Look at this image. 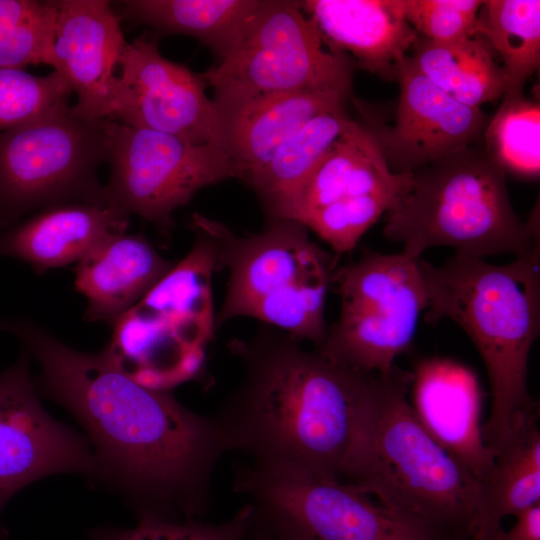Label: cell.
I'll return each instance as SVG.
<instances>
[{
    "instance_id": "cell-1",
    "label": "cell",
    "mask_w": 540,
    "mask_h": 540,
    "mask_svg": "<svg viewBox=\"0 0 540 540\" xmlns=\"http://www.w3.org/2000/svg\"><path fill=\"white\" fill-rule=\"evenodd\" d=\"M40 366L36 387L83 426L94 483L124 496L138 520L200 519L212 502L215 469L228 453L214 415L149 389L104 351L72 349L27 318L2 319Z\"/></svg>"
},
{
    "instance_id": "cell-2",
    "label": "cell",
    "mask_w": 540,
    "mask_h": 540,
    "mask_svg": "<svg viewBox=\"0 0 540 540\" xmlns=\"http://www.w3.org/2000/svg\"><path fill=\"white\" fill-rule=\"evenodd\" d=\"M237 387L213 414L228 452L262 469L341 481L355 414L371 374L336 364L271 326L230 344Z\"/></svg>"
},
{
    "instance_id": "cell-3",
    "label": "cell",
    "mask_w": 540,
    "mask_h": 540,
    "mask_svg": "<svg viewBox=\"0 0 540 540\" xmlns=\"http://www.w3.org/2000/svg\"><path fill=\"white\" fill-rule=\"evenodd\" d=\"M412 371L371 374L360 399L341 481L452 540H468L478 482L417 418Z\"/></svg>"
},
{
    "instance_id": "cell-4",
    "label": "cell",
    "mask_w": 540,
    "mask_h": 540,
    "mask_svg": "<svg viewBox=\"0 0 540 540\" xmlns=\"http://www.w3.org/2000/svg\"><path fill=\"white\" fill-rule=\"evenodd\" d=\"M539 249L505 265L457 253L441 266L418 259L427 322L454 321L485 364L492 403L482 438L492 452L516 415L537 406L527 377L529 354L540 331Z\"/></svg>"
},
{
    "instance_id": "cell-5",
    "label": "cell",
    "mask_w": 540,
    "mask_h": 540,
    "mask_svg": "<svg viewBox=\"0 0 540 540\" xmlns=\"http://www.w3.org/2000/svg\"><path fill=\"white\" fill-rule=\"evenodd\" d=\"M383 233L415 259L436 246L481 259L518 257L540 247L536 214L528 222L518 217L506 172L479 144L412 172L387 212Z\"/></svg>"
},
{
    "instance_id": "cell-6",
    "label": "cell",
    "mask_w": 540,
    "mask_h": 540,
    "mask_svg": "<svg viewBox=\"0 0 540 540\" xmlns=\"http://www.w3.org/2000/svg\"><path fill=\"white\" fill-rule=\"evenodd\" d=\"M191 227L211 240L218 270L228 272L216 330L240 317L257 319L318 348L328 326L324 310L335 264L294 220L270 221L258 233L237 235L226 225L195 213Z\"/></svg>"
},
{
    "instance_id": "cell-7",
    "label": "cell",
    "mask_w": 540,
    "mask_h": 540,
    "mask_svg": "<svg viewBox=\"0 0 540 540\" xmlns=\"http://www.w3.org/2000/svg\"><path fill=\"white\" fill-rule=\"evenodd\" d=\"M188 254L113 325L103 349L112 364L157 391L196 379L216 331L212 276L218 270L210 238L192 228Z\"/></svg>"
},
{
    "instance_id": "cell-8",
    "label": "cell",
    "mask_w": 540,
    "mask_h": 540,
    "mask_svg": "<svg viewBox=\"0 0 540 540\" xmlns=\"http://www.w3.org/2000/svg\"><path fill=\"white\" fill-rule=\"evenodd\" d=\"M233 489L251 505L253 540H452L339 480L244 462Z\"/></svg>"
},
{
    "instance_id": "cell-9",
    "label": "cell",
    "mask_w": 540,
    "mask_h": 540,
    "mask_svg": "<svg viewBox=\"0 0 540 540\" xmlns=\"http://www.w3.org/2000/svg\"><path fill=\"white\" fill-rule=\"evenodd\" d=\"M106 155V118H80L69 104L0 132V230L37 208L106 205L97 178Z\"/></svg>"
},
{
    "instance_id": "cell-10",
    "label": "cell",
    "mask_w": 540,
    "mask_h": 540,
    "mask_svg": "<svg viewBox=\"0 0 540 540\" xmlns=\"http://www.w3.org/2000/svg\"><path fill=\"white\" fill-rule=\"evenodd\" d=\"M324 44L300 1L262 0L237 47L203 73L217 110L260 95L300 90L349 98L351 61Z\"/></svg>"
},
{
    "instance_id": "cell-11",
    "label": "cell",
    "mask_w": 540,
    "mask_h": 540,
    "mask_svg": "<svg viewBox=\"0 0 540 540\" xmlns=\"http://www.w3.org/2000/svg\"><path fill=\"white\" fill-rule=\"evenodd\" d=\"M418 259L403 252L368 253L335 270L340 314L314 349L356 372L389 373L410 347L427 308Z\"/></svg>"
},
{
    "instance_id": "cell-12",
    "label": "cell",
    "mask_w": 540,
    "mask_h": 540,
    "mask_svg": "<svg viewBox=\"0 0 540 540\" xmlns=\"http://www.w3.org/2000/svg\"><path fill=\"white\" fill-rule=\"evenodd\" d=\"M106 131L110 175L105 203L121 216L135 214L165 228L172 213L200 189L237 176L216 145L194 144L112 118H106Z\"/></svg>"
},
{
    "instance_id": "cell-13",
    "label": "cell",
    "mask_w": 540,
    "mask_h": 540,
    "mask_svg": "<svg viewBox=\"0 0 540 540\" xmlns=\"http://www.w3.org/2000/svg\"><path fill=\"white\" fill-rule=\"evenodd\" d=\"M29 359L24 353L0 373V514L19 490L34 481L64 472L90 477L94 468L87 437L54 419L41 405Z\"/></svg>"
},
{
    "instance_id": "cell-14",
    "label": "cell",
    "mask_w": 540,
    "mask_h": 540,
    "mask_svg": "<svg viewBox=\"0 0 540 540\" xmlns=\"http://www.w3.org/2000/svg\"><path fill=\"white\" fill-rule=\"evenodd\" d=\"M207 86L203 74L165 58L156 41L142 35L127 44L112 119L221 148L219 115Z\"/></svg>"
},
{
    "instance_id": "cell-15",
    "label": "cell",
    "mask_w": 540,
    "mask_h": 540,
    "mask_svg": "<svg viewBox=\"0 0 540 540\" xmlns=\"http://www.w3.org/2000/svg\"><path fill=\"white\" fill-rule=\"evenodd\" d=\"M399 99L391 127H369L394 173H412L466 147L479 144L489 117L481 108L446 94L413 65L397 68Z\"/></svg>"
},
{
    "instance_id": "cell-16",
    "label": "cell",
    "mask_w": 540,
    "mask_h": 540,
    "mask_svg": "<svg viewBox=\"0 0 540 540\" xmlns=\"http://www.w3.org/2000/svg\"><path fill=\"white\" fill-rule=\"evenodd\" d=\"M53 71L69 84L83 119L112 118L119 91L120 65L128 42L110 2L58 0Z\"/></svg>"
},
{
    "instance_id": "cell-17",
    "label": "cell",
    "mask_w": 540,
    "mask_h": 540,
    "mask_svg": "<svg viewBox=\"0 0 540 540\" xmlns=\"http://www.w3.org/2000/svg\"><path fill=\"white\" fill-rule=\"evenodd\" d=\"M411 406L425 429L481 482L493 463L482 438V390L476 374L449 359L419 360L412 371Z\"/></svg>"
},
{
    "instance_id": "cell-18",
    "label": "cell",
    "mask_w": 540,
    "mask_h": 540,
    "mask_svg": "<svg viewBox=\"0 0 540 540\" xmlns=\"http://www.w3.org/2000/svg\"><path fill=\"white\" fill-rule=\"evenodd\" d=\"M300 6L331 51L350 53L362 69L383 80H396L399 64L418 38L402 0H305Z\"/></svg>"
},
{
    "instance_id": "cell-19",
    "label": "cell",
    "mask_w": 540,
    "mask_h": 540,
    "mask_svg": "<svg viewBox=\"0 0 540 540\" xmlns=\"http://www.w3.org/2000/svg\"><path fill=\"white\" fill-rule=\"evenodd\" d=\"M348 98L329 92L300 90L265 94L223 110L220 146L246 184L278 148L315 116L345 107Z\"/></svg>"
},
{
    "instance_id": "cell-20",
    "label": "cell",
    "mask_w": 540,
    "mask_h": 540,
    "mask_svg": "<svg viewBox=\"0 0 540 540\" xmlns=\"http://www.w3.org/2000/svg\"><path fill=\"white\" fill-rule=\"evenodd\" d=\"M141 234L114 233L75 267V289L88 301L86 320L113 324L172 268Z\"/></svg>"
},
{
    "instance_id": "cell-21",
    "label": "cell",
    "mask_w": 540,
    "mask_h": 540,
    "mask_svg": "<svg viewBox=\"0 0 540 540\" xmlns=\"http://www.w3.org/2000/svg\"><path fill=\"white\" fill-rule=\"evenodd\" d=\"M128 223L129 218L107 205L74 202L51 206L0 230V256L24 261L42 274L77 263L107 236L124 233Z\"/></svg>"
},
{
    "instance_id": "cell-22",
    "label": "cell",
    "mask_w": 540,
    "mask_h": 540,
    "mask_svg": "<svg viewBox=\"0 0 540 540\" xmlns=\"http://www.w3.org/2000/svg\"><path fill=\"white\" fill-rule=\"evenodd\" d=\"M540 503V431L538 406L514 418L493 449V463L478 484V499L468 540H491L501 521Z\"/></svg>"
},
{
    "instance_id": "cell-23",
    "label": "cell",
    "mask_w": 540,
    "mask_h": 540,
    "mask_svg": "<svg viewBox=\"0 0 540 540\" xmlns=\"http://www.w3.org/2000/svg\"><path fill=\"white\" fill-rule=\"evenodd\" d=\"M411 173H394L368 126L355 120L309 179L294 221L336 201L382 192L401 193Z\"/></svg>"
},
{
    "instance_id": "cell-24",
    "label": "cell",
    "mask_w": 540,
    "mask_h": 540,
    "mask_svg": "<svg viewBox=\"0 0 540 540\" xmlns=\"http://www.w3.org/2000/svg\"><path fill=\"white\" fill-rule=\"evenodd\" d=\"M352 121L345 107L315 116L283 143L248 182L270 221L294 220L309 179Z\"/></svg>"
},
{
    "instance_id": "cell-25",
    "label": "cell",
    "mask_w": 540,
    "mask_h": 540,
    "mask_svg": "<svg viewBox=\"0 0 540 540\" xmlns=\"http://www.w3.org/2000/svg\"><path fill=\"white\" fill-rule=\"evenodd\" d=\"M262 0H128L123 15L162 35L193 37L226 58L242 40Z\"/></svg>"
},
{
    "instance_id": "cell-26",
    "label": "cell",
    "mask_w": 540,
    "mask_h": 540,
    "mask_svg": "<svg viewBox=\"0 0 540 540\" xmlns=\"http://www.w3.org/2000/svg\"><path fill=\"white\" fill-rule=\"evenodd\" d=\"M408 54L413 65L438 88L471 107L493 102L506 93V79L483 37L432 42L418 36Z\"/></svg>"
},
{
    "instance_id": "cell-27",
    "label": "cell",
    "mask_w": 540,
    "mask_h": 540,
    "mask_svg": "<svg viewBox=\"0 0 540 540\" xmlns=\"http://www.w3.org/2000/svg\"><path fill=\"white\" fill-rule=\"evenodd\" d=\"M479 21V35L501 59L505 95L522 94L540 65V1H483Z\"/></svg>"
},
{
    "instance_id": "cell-28",
    "label": "cell",
    "mask_w": 540,
    "mask_h": 540,
    "mask_svg": "<svg viewBox=\"0 0 540 540\" xmlns=\"http://www.w3.org/2000/svg\"><path fill=\"white\" fill-rule=\"evenodd\" d=\"M484 150L504 171L524 179L540 173V105L522 94L504 95L483 131Z\"/></svg>"
},
{
    "instance_id": "cell-29",
    "label": "cell",
    "mask_w": 540,
    "mask_h": 540,
    "mask_svg": "<svg viewBox=\"0 0 540 540\" xmlns=\"http://www.w3.org/2000/svg\"><path fill=\"white\" fill-rule=\"evenodd\" d=\"M401 193L382 192L336 201L306 214L299 223L335 253L343 254L354 249L381 215L394 207Z\"/></svg>"
},
{
    "instance_id": "cell-30",
    "label": "cell",
    "mask_w": 540,
    "mask_h": 540,
    "mask_svg": "<svg viewBox=\"0 0 540 540\" xmlns=\"http://www.w3.org/2000/svg\"><path fill=\"white\" fill-rule=\"evenodd\" d=\"M71 94L69 84L56 71L37 76L24 69L0 68V132L69 104Z\"/></svg>"
},
{
    "instance_id": "cell-31",
    "label": "cell",
    "mask_w": 540,
    "mask_h": 540,
    "mask_svg": "<svg viewBox=\"0 0 540 540\" xmlns=\"http://www.w3.org/2000/svg\"><path fill=\"white\" fill-rule=\"evenodd\" d=\"M90 540H253L252 509L247 502L220 523L141 519L133 528L101 526L89 530Z\"/></svg>"
},
{
    "instance_id": "cell-32",
    "label": "cell",
    "mask_w": 540,
    "mask_h": 540,
    "mask_svg": "<svg viewBox=\"0 0 540 540\" xmlns=\"http://www.w3.org/2000/svg\"><path fill=\"white\" fill-rule=\"evenodd\" d=\"M56 13L54 1L31 0L24 12L2 26L0 68L54 67Z\"/></svg>"
},
{
    "instance_id": "cell-33",
    "label": "cell",
    "mask_w": 540,
    "mask_h": 540,
    "mask_svg": "<svg viewBox=\"0 0 540 540\" xmlns=\"http://www.w3.org/2000/svg\"><path fill=\"white\" fill-rule=\"evenodd\" d=\"M407 22L421 38L453 42L479 36L481 0H402Z\"/></svg>"
},
{
    "instance_id": "cell-34",
    "label": "cell",
    "mask_w": 540,
    "mask_h": 540,
    "mask_svg": "<svg viewBox=\"0 0 540 540\" xmlns=\"http://www.w3.org/2000/svg\"><path fill=\"white\" fill-rule=\"evenodd\" d=\"M513 526L501 529L491 540H540V503L515 515Z\"/></svg>"
},
{
    "instance_id": "cell-35",
    "label": "cell",
    "mask_w": 540,
    "mask_h": 540,
    "mask_svg": "<svg viewBox=\"0 0 540 540\" xmlns=\"http://www.w3.org/2000/svg\"><path fill=\"white\" fill-rule=\"evenodd\" d=\"M7 534L5 533V530L2 528L0 529V540H6Z\"/></svg>"
}]
</instances>
